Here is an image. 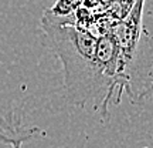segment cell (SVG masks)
<instances>
[{
  "label": "cell",
  "instance_id": "cell-5",
  "mask_svg": "<svg viewBox=\"0 0 153 148\" xmlns=\"http://www.w3.org/2000/svg\"><path fill=\"white\" fill-rule=\"evenodd\" d=\"M114 3H122V5H126L132 7L133 3H135V0H85L84 2V7L88 9V10H97V9H102L105 11V9L108 7V6L114 5ZM92 11V13H94Z\"/></svg>",
  "mask_w": 153,
  "mask_h": 148
},
{
  "label": "cell",
  "instance_id": "cell-1",
  "mask_svg": "<svg viewBox=\"0 0 153 148\" xmlns=\"http://www.w3.org/2000/svg\"><path fill=\"white\" fill-rule=\"evenodd\" d=\"M40 29L47 47L54 51L62 64L68 101L81 108L91 104L92 110L99 113L102 84L95 60L98 36L76 26L54 23L44 16Z\"/></svg>",
  "mask_w": 153,
  "mask_h": 148
},
{
  "label": "cell",
  "instance_id": "cell-2",
  "mask_svg": "<svg viewBox=\"0 0 153 148\" xmlns=\"http://www.w3.org/2000/svg\"><path fill=\"white\" fill-rule=\"evenodd\" d=\"M118 49L119 88L137 104L153 93V37L145 32L137 40Z\"/></svg>",
  "mask_w": 153,
  "mask_h": 148
},
{
  "label": "cell",
  "instance_id": "cell-4",
  "mask_svg": "<svg viewBox=\"0 0 153 148\" xmlns=\"http://www.w3.org/2000/svg\"><path fill=\"white\" fill-rule=\"evenodd\" d=\"M85 0H57L51 9H47L48 13L54 17H68L72 16L79 7H82Z\"/></svg>",
  "mask_w": 153,
  "mask_h": 148
},
{
  "label": "cell",
  "instance_id": "cell-3",
  "mask_svg": "<svg viewBox=\"0 0 153 148\" xmlns=\"http://www.w3.org/2000/svg\"><path fill=\"white\" fill-rule=\"evenodd\" d=\"M22 121L11 115L10 121H6L0 115V143L7 144L11 148H22L24 141L34 137V134L38 131V128H30L24 130L22 128Z\"/></svg>",
  "mask_w": 153,
  "mask_h": 148
}]
</instances>
